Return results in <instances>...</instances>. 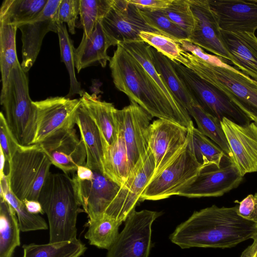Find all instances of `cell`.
<instances>
[{
	"mask_svg": "<svg viewBox=\"0 0 257 257\" xmlns=\"http://www.w3.org/2000/svg\"><path fill=\"white\" fill-rule=\"evenodd\" d=\"M243 177L230 160L219 168H204L195 180L178 194L188 198L219 197L237 188Z\"/></svg>",
	"mask_w": 257,
	"mask_h": 257,
	"instance_id": "cell-19",
	"label": "cell"
},
{
	"mask_svg": "<svg viewBox=\"0 0 257 257\" xmlns=\"http://www.w3.org/2000/svg\"><path fill=\"white\" fill-rule=\"evenodd\" d=\"M77 178L82 181L91 180L94 177L93 171L85 165L79 166L76 171Z\"/></svg>",
	"mask_w": 257,
	"mask_h": 257,
	"instance_id": "cell-47",
	"label": "cell"
},
{
	"mask_svg": "<svg viewBox=\"0 0 257 257\" xmlns=\"http://www.w3.org/2000/svg\"><path fill=\"white\" fill-rule=\"evenodd\" d=\"M194 16V28L187 41L217 57L232 61L223 42L217 18L208 0H188Z\"/></svg>",
	"mask_w": 257,
	"mask_h": 257,
	"instance_id": "cell-18",
	"label": "cell"
},
{
	"mask_svg": "<svg viewBox=\"0 0 257 257\" xmlns=\"http://www.w3.org/2000/svg\"><path fill=\"white\" fill-rule=\"evenodd\" d=\"M39 144L52 165L66 174L75 172L78 166L86 164L85 146L74 127L60 129Z\"/></svg>",
	"mask_w": 257,
	"mask_h": 257,
	"instance_id": "cell-12",
	"label": "cell"
},
{
	"mask_svg": "<svg viewBox=\"0 0 257 257\" xmlns=\"http://www.w3.org/2000/svg\"><path fill=\"white\" fill-rule=\"evenodd\" d=\"M177 62L222 91L257 124L256 81L224 63H209L184 50Z\"/></svg>",
	"mask_w": 257,
	"mask_h": 257,
	"instance_id": "cell-4",
	"label": "cell"
},
{
	"mask_svg": "<svg viewBox=\"0 0 257 257\" xmlns=\"http://www.w3.org/2000/svg\"><path fill=\"white\" fill-rule=\"evenodd\" d=\"M1 104L8 125L23 146L34 144L37 130V109L30 98L27 73L19 63L11 72Z\"/></svg>",
	"mask_w": 257,
	"mask_h": 257,
	"instance_id": "cell-5",
	"label": "cell"
},
{
	"mask_svg": "<svg viewBox=\"0 0 257 257\" xmlns=\"http://www.w3.org/2000/svg\"><path fill=\"white\" fill-rule=\"evenodd\" d=\"M1 197L4 198L16 211L22 232L46 230L48 224L39 214L31 213L24 202L19 200L11 191L7 175L1 176Z\"/></svg>",
	"mask_w": 257,
	"mask_h": 257,
	"instance_id": "cell-33",
	"label": "cell"
},
{
	"mask_svg": "<svg viewBox=\"0 0 257 257\" xmlns=\"http://www.w3.org/2000/svg\"><path fill=\"white\" fill-rule=\"evenodd\" d=\"M238 205H213L195 211L171 234V241L181 248H227L234 247L257 233L256 223L240 216Z\"/></svg>",
	"mask_w": 257,
	"mask_h": 257,
	"instance_id": "cell-1",
	"label": "cell"
},
{
	"mask_svg": "<svg viewBox=\"0 0 257 257\" xmlns=\"http://www.w3.org/2000/svg\"><path fill=\"white\" fill-rule=\"evenodd\" d=\"M204 168L195 159L187 139L182 150L151 178L143 191L140 201L159 200L178 195L195 180Z\"/></svg>",
	"mask_w": 257,
	"mask_h": 257,
	"instance_id": "cell-7",
	"label": "cell"
},
{
	"mask_svg": "<svg viewBox=\"0 0 257 257\" xmlns=\"http://www.w3.org/2000/svg\"><path fill=\"white\" fill-rule=\"evenodd\" d=\"M1 157H0V171L1 176L5 175L4 169L5 167V161L6 160L2 150L0 148Z\"/></svg>",
	"mask_w": 257,
	"mask_h": 257,
	"instance_id": "cell-50",
	"label": "cell"
},
{
	"mask_svg": "<svg viewBox=\"0 0 257 257\" xmlns=\"http://www.w3.org/2000/svg\"><path fill=\"white\" fill-rule=\"evenodd\" d=\"M230 151V161L241 176L257 172V124L245 125L223 118L221 121Z\"/></svg>",
	"mask_w": 257,
	"mask_h": 257,
	"instance_id": "cell-16",
	"label": "cell"
},
{
	"mask_svg": "<svg viewBox=\"0 0 257 257\" xmlns=\"http://www.w3.org/2000/svg\"><path fill=\"white\" fill-rule=\"evenodd\" d=\"M113 0H80L79 15L83 31L82 38H87L111 7Z\"/></svg>",
	"mask_w": 257,
	"mask_h": 257,
	"instance_id": "cell-38",
	"label": "cell"
},
{
	"mask_svg": "<svg viewBox=\"0 0 257 257\" xmlns=\"http://www.w3.org/2000/svg\"><path fill=\"white\" fill-rule=\"evenodd\" d=\"M79 11L80 0H61L57 12V22L67 23L69 32L71 34H75Z\"/></svg>",
	"mask_w": 257,
	"mask_h": 257,
	"instance_id": "cell-42",
	"label": "cell"
},
{
	"mask_svg": "<svg viewBox=\"0 0 257 257\" xmlns=\"http://www.w3.org/2000/svg\"><path fill=\"white\" fill-rule=\"evenodd\" d=\"M119 44L142 65L170 102L178 110L189 114L187 109L173 95L156 71L151 57V46L143 41L126 42Z\"/></svg>",
	"mask_w": 257,
	"mask_h": 257,
	"instance_id": "cell-29",
	"label": "cell"
},
{
	"mask_svg": "<svg viewBox=\"0 0 257 257\" xmlns=\"http://www.w3.org/2000/svg\"><path fill=\"white\" fill-rule=\"evenodd\" d=\"M10 189L20 201H38L52 162L39 144L22 146L9 162Z\"/></svg>",
	"mask_w": 257,
	"mask_h": 257,
	"instance_id": "cell-6",
	"label": "cell"
},
{
	"mask_svg": "<svg viewBox=\"0 0 257 257\" xmlns=\"http://www.w3.org/2000/svg\"><path fill=\"white\" fill-rule=\"evenodd\" d=\"M38 201L48 219L49 242L77 239L76 222L81 206L76 175L50 173Z\"/></svg>",
	"mask_w": 257,
	"mask_h": 257,
	"instance_id": "cell-3",
	"label": "cell"
},
{
	"mask_svg": "<svg viewBox=\"0 0 257 257\" xmlns=\"http://www.w3.org/2000/svg\"><path fill=\"white\" fill-rule=\"evenodd\" d=\"M104 173L106 177L120 186L129 175L126 150L119 133L116 141L106 150Z\"/></svg>",
	"mask_w": 257,
	"mask_h": 257,
	"instance_id": "cell-34",
	"label": "cell"
},
{
	"mask_svg": "<svg viewBox=\"0 0 257 257\" xmlns=\"http://www.w3.org/2000/svg\"><path fill=\"white\" fill-rule=\"evenodd\" d=\"M238 203V214L244 219L257 223V192L250 194Z\"/></svg>",
	"mask_w": 257,
	"mask_h": 257,
	"instance_id": "cell-44",
	"label": "cell"
},
{
	"mask_svg": "<svg viewBox=\"0 0 257 257\" xmlns=\"http://www.w3.org/2000/svg\"><path fill=\"white\" fill-rule=\"evenodd\" d=\"M61 0H48L40 13L32 20L17 26L22 33L23 70L28 73L36 61L44 38L49 32L57 34V12Z\"/></svg>",
	"mask_w": 257,
	"mask_h": 257,
	"instance_id": "cell-15",
	"label": "cell"
},
{
	"mask_svg": "<svg viewBox=\"0 0 257 257\" xmlns=\"http://www.w3.org/2000/svg\"><path fill=\"white\" fill-rule=\"evenodd\" d=\"M187 128L176 123L157 119L148 132V143L155 161L154 176L182 150L187 142Z\"/></svg>",
	"mask_w": 257,
	"mask_h": 257,
	"instance_id": "cell-14",
	"label": "cell"
},
{
	"mask_svg": "<svg viewBox=\"0 0 257 257\" xmlns=\"http://www.w3.org/2000/svg\"><path fill=\"white\" fill-rule=\"evenodd\" d=\"M48 0H5L0 10V22L17 26L36 17Z\"/></svg>",
	"mask_w": 257,
	"mask_h": 257,
	"instance_id": "cell-30",
	"label": "cell"
},
{
	"mask_svg": "<svg viewBox=\"0 0 257 257\" xmlns=\"http://www.w3.org/2000/svg\"><path fill=\"white\" fill-rule=\"evenodd\" d=\"M194 101L204 110L221 121L223 118L245 125L251 120L226 94L180 63L171 61Z\"/></svg>",
	"mask_w": 257,
	"mask_h": 257,
	"instance_id": "cell-8",
	"label": "cell"
},
{
	"mask_svg": "<svg viewBox=\"0 0 257 257\" xmlns=\"http://www.w3.org/2000/svg\"><path fill=\"white\" fill-rule=\"evenodd\" d=\"M101 20L97 22L87 38H82L75 49V68L78 73L83 69L98 64L105 67L110 59L107 51L111 46L102 28Z\"/></svg>",
	"mask_w": 257,
	"mask_h": 257,
	"instance_id": "cell-25",
	"label": "cell"
},
{
	"mask_svg": "<svg viewBox=\"0 0 257 257\" xmlns=\"http://www.w3.org/2000/svg\"><path fill=\"white\" fill-rule=\"evenodd\" d=\"M256 226H257V223H256Z\"/></svg>",
	"mask_w": 257,
	"mask_h": 257,
	"instance_id": "cell-51",
	"label": "cell"
},
{
	"mask_svg": "<svg viewBox=\"0 0 257 257\" xmlns=\"http://www.w3.org/2000/svg\"><path fill=\"white\" fill-rule=\"evenodd\" d=\"M155 161L149 148L146 155L120 186L112 206L110 218L122 223L135 209L140 197L152 178Z\"/></svg>",
	"mask_w": 257,
	"mask_h": 257,
	"instance_id": "cell-17",
	"label": "cell"
},
{
	"mask_svg": "<svg viewBox=\"0 0 257 257\" xmlns=\"http://www.w3.org/2000/svg\"><path fill=\"white\" fill-rule=\"evenodd\" d=\"M0 148L2 150L6 161L10 162L21 146L9 128L5 115L0 113Z\"/></svg>",
	"mask_w": 257,
	"mask_h": 257,
	"instance_id": "cell-43",
	"label": "cell"
},
{
	"mask_svg": "<svg viewBox=\"0 0 257 257\" xmlns=\"http://www.w3.org/2000/svg\"><path fill=\"white\" fill-rule=\"evenodd\" d=\"M154 66L165 85L188 112L196 103L178 76L171 60L151 47Z\"/></svg>",
	"mask_w": 257,
	"mask_h": 257,
	"instance_id": "cell-26",
	"label": "cell"
},
{
	"mask_svg": "<svg viewBox=\"0 0 257 257\" xmlns=\"http://www.w3.org/2000/svg\"><path fill=\"white\" fill-rule=\"evenodd\" d=\"M117 115L119 133L126 150L130 174L148 151V132L153 117L134 101L117 109Z\"/></svg>",
	"mask_w": 257,
	"mask_h": 257,
	"instance_id": "cell-11",
	"label": "cell"
},
{
	"mask_svg": "<svg viewBox=\"0 0 257 257\" xmlns=\"http://www.w3.org/2000/svg\"><path fill=\"white\" fill-rule=\"evenodd\" d=\"M188 113L194 118L199 131L216 144L229 159L230 151L221 121L206 112L197 103L192 105Z\"/></svg>",
	"mask_w": 257,
	"mask_h": 257,
	"instance_id": "cell-35",
	"label": "cell"
},
{
	"mask_svg": "<svg viewBox=\"0 0 257 257\" xmlns=\"http://www.w3.org/2000/svg\"><path fill=\"white\" fill-rule=\"evenodd\" d=\"M17 29L15 25L0 22V66L2 83L1 94L6 88L13 68L20 63L16 51Z\"/></svg>",
	"mask_w": 257,
	"mask_h": 257,
	"instance_id": "cell-32",
	"label": "cell"
},
{
	"mask_svg": "<svg viewBox=\"0 0 257 257\" xmlns=\"http://www.w3.org/2000/svg\"><path fill=\"white\" fill-rule=\"evenodd\" d=\"M142 40L171 61H177L183 49L178 41L160 33L142 32L140 34Z\"/></svg>",
	"mask_w": 257,
	"mask_h": 257,
	"instance_id": "cell-41",
	"label": "cell"
},
{
	"mask_svg": "<svg viewBox=\"0 0 257 257\" xmlns=\"http://www.w3.org/2000/svg\"><path fill=\"white\" fill-rule=\"evenodd\" d=\"M178 42L184 51L207 62L216 65H221L223 63V62L221 61L219 58V57L212 56L205 53L201 48L187 40H181Z\"/></svg>",
	"mask_w": 257,
	"mask_h": 257,
	"instance_id": "cell-45",
	"label": "cell"
},
{
	"mask_svg": "<svg viewBox=\"0 0 257 257\" xmlns=\"http://www.w3.org/2000/svg\"><path fill=\"white\" fill-rule=\"evenodd\" d=\"M20 228L14 209L3 197L0 202V257H12L20 245Z\"/></svg>",
	"mask_w": 257,
	"mask_h": 257,
	"instance_id": "cell-28",
	"label": "cell"
},
{
	"mask_svg": "<svg viewBox=\"0 0 257 257\" xmlns=\"http://www.w3.org/2000/svg\"><path fill=\"white\" fill-rule=\"evenodd\" d=\"M121 223L104 217L87 222L88 229L84 235L90 245L108 249L116 240Z\"/></svg>",
	"mask_w": 257,
	"mask_h": 257,
	"instance_id": "cell-36",
	"label": "cell"
},
{
	"mask_svg": "<svg viewBox=\"0 0 257 257\" xmlns=\"http://www.w3.org/2000/svg\"><path fill=\"white\" fill-rule=\"evenodd\" d=\"M82 106L95 122L108 147L117 140L119 123L117 109L112 103L98 99L95 94L84 91L80 98Z\"/></svg>",
	"mask_w": 257,
	"mask_h": 257,
	"instance_id": "cell-24",
	"label": "cell"
},
{
	"mask_svg": "<svg viewBox=\"0 0 257 257\" xmlns=\"http://www.w3.org/2000/svg\"><path fill=\"white\" fill-rule=\"evenodd\" d=\"M57 23L61 61L65 64L69 76L70 88L66 97L69 98L75 94L81 97L84 91L81 89V83L77 80L75 75V49L66 25L63 23Z\"/></svg>",
	"mask_w": 257,
	"mask_h": 257,
	"instance_id": "cell-37",
	"label": "cell"
},
{
	"mask_svg": "<svg viewBox=\"0 0 257 257\" xmlns=\"http://www.w3.org/2000/svg\"><path fill=\"white\" fill-rule=\"evenodd\" d=\"M161 212L135 209L125 221V225L106 257H148L151 246L152 225Z\"/></svg>",
	"mask_w": 257,
	"mask_h": 257,
	"instance_id": "cell-9",
	"label": "cell"
},
{
	"mask_svg": "<svg viewBox=\"0 0 257 257\" xmlns=\"http://www.w3.org/2000/svg\"><path fill=\"white\" fill-rule=\"evenodd\" d=\"M23 257H80L87 247L78 239L46 244H24Z\"/></svg>",
	"mask_w": 257,
	"mask_h": 257,
	"instance_id": "cell-31",
	"label": "cell"
},
{
	"mask_svg": "<svg viewBox=\"0 0 257 257\" xmlns=\"http://www.w3.org/2000/svg\"><path fill=\"white\" fill-rule=\"evenodd\" d=\"M252 239V243L244 250L240 257H257V233Z\"/></svg>",
	"mask_w": 257,
	"mask_h": 257,
	"instance_id": "cell-49",
	"label": "cell"
},
{
	"mask_svg": "<svg viewBox=\"0 0 257 257\" xmlns=\"http://www.w3.org/2000/svg\"><path fill=\"white\" fill-rule=\"evenodd\" d=\"M173 0H128V2L135 5L140 10L155 11L167 8Z\"/></svg>",
	"mask_w": 257,
	"mask_h": 257,
	"instance_id": "cell-46",
	"label": "cell"
},
{
	"mask_svg": "<svg viewBox=\"0 0 257 257\" xmlns=\"http://www.w3.org/2000/svg\"><path fill=\"white\" fill-rule=\"evenodd\" d=\"M161 11L189 36L190 35L195 20L188 0H173L169 7Z\"/></svg>",
	"mask_w": 257,
	"mask_h": 257,
	"instance_id": "cell-40",
	"label": "cell"
},
{
	"mask_svg": "<svg viewBox=\"0 0 257 257\" xmlns=\"http://www.w3.org/2000/svg\"><path fill=\"white\" fill-rule=\"evenodd\" d=\"M140 11L146 23L160 34L178 42L188 40L189 35L172 22L161 10Z\"/></svg>",
	"mask_w": 257,
	"mask_h": 257,
	"instance_id": "cell-39",
	"label": "cell"
},
{
	"mask_svg": "<svg viewBox=\"0 0 257 257\" xmlns=\"http://www.w3.org/2000/svg\"><path fill=\"white\" fill-rule=\"evenodd\" d=\"M93 172L91 180L77 178L81 205L89 220L110 218L113 202L120 186L101 173Z\"/></svg>",
	"mask_w": 257,
	"mask_h": 257,
	"instance_id": "cell-20",
	"label": "cell"
},
{
	"mask_svg": "<svg viewBox=\"0 0 257 257\" xmlns=\"http://www.w3.org/2000/svg\"><path fill=\"white\" fill-rule=\"evenodd\" d=\"M37 109V130L35 144H39L57 131L74 127L80 99L63 96L50 97L34 101Z\"/></svg>",
	"mask_w": 257,
	"mask_h": 257,
	"instance_id": "cell-13",
	"label": "cell"
},
{
	"mask_svg": "<svg viewBox=\"0 0 257 257\" xmlns=\"http://www.w3.org/2000/svg\"><path fill=\"white\" fill-rule=\"evenodd\" d=\"M221 33L231 63L243 74L257 80V37L247 32L221 30Z\"/></svg>",
	"mask_w": 257,
	"mask_h": 257,
	"instance_id": "cell-22",
	"label": "cell"
},
{
	"mask_svg": "<svg viewBox=\"0 0 257 257\" xmlns=\"http://www.w3.org/2000/svg\"><path fill=\"white\" fill-rule=\"evenodd\" d=\"M221 30L254 34L257 29V0H208Z\"/></svg>",
	"mask_w": 257,
	"mask_h": 257,
	"instance_id": "cell-21",
	"label": "cell"
},
{
	"mask_svg": "<svg viewBox=\"0 0 257 257\" xmlns=\"http://www.w3.org/2000/svg\"><path fill=\"white\" fill-rule=\"evenodd\" d=\"M116 46L109 61L116 88L153 117L167 120L187 128L192 121L190 114L176 108L137 60L120 44Z\"/></svg>",
	"mask_w": 257,
	"mask_h": 257,
	"instance_id": "cell-2",
	"label": "cell"
},
{
	"mask_svg": "<svg viewBox=\"0 0 257 257\" xmlns=\"http://www.w3.org/2000/svg\"><path fill=\"white\" fill-rule=\"evenodd\" d=\"M75 124L86 149L85 166L105 176V155L108 147L97 125L81 104L76 112Z\"/></svg>",
	"mask_w": 257,
	"mask_h": 257,
	"instance_id": "cell-23",
	"label": "cell"
},
{
	"mask_svg": "<svg viewBox=\"0 0 257 257\" xmlns=\"http://www.w3.org/2000/svg\"><path fill=\"white\" fill-rule=\"evenodd\" d=\"M24 202L26 208L29 212L32 214H44L42 206L39 201L25 200Z\"/></svg>",
	"mask_w": 257,
	"mask_h": 257,
	"instance_id": "cell-48",
	"label": "cell"
},
{
	"mask_svg": "<svg viewBox=\"0 0 257 257\" xmlns=\"http://www.w3.org/2000/svg\"><path fill=\"white\" fill-rule=\"evenodd\" d=\"M187 131L188 144L197 162L204 168L211 166L219 168L223 158L227 157L224 152L195 127L193 121Z\"/></svg>",
	"mask_w": 257,
	"mask_h": 257,
	"instance_id": "cell-27",
	"label": "cell"
},
{
	"mask_svg": "<svg viewBox=\"0 0 257 257\" xmlns=\"http://www.w3.org/2000/svg\"><path fill=\"white\" fill-rule=\"evenodd\" d=\"M101 25L110 46L143 41L140 37L142 32L160 33L146 23L140 9L128 0H113L111 7L101 20Z\"/></svg>",
	"mask_w": 257,
	"mask_h": 257,
	"instance_id": "cell-10",
	"label": "cell"
}]
</instances>
